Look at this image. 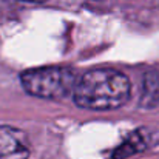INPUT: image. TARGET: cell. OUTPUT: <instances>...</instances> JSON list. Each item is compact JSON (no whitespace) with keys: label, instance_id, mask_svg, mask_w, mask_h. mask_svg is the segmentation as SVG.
Returning <instances> with one entry per match:
<instances>
[{"label":"cell","instance_id":"cell-1","mask_svg":"<svg viewBox=\"0 0 159 159\" xmlns=\"http://www.w3.org/2000/svg\"><path fill=\"white\" fill-rule=\"evenodd\" d=\"M131 84L128 77L111 68L91 70L82 74L74 88L76 105L85 110H116L130 98Z\"/></svg>","mask_w":159,"mask_h":159},{"label":"cell","instance_id":"cell-3","mask_svg":"<svg viewBox=\"0 0 159 159\" xmlns=\"http://www.w3.org/2000/svg\"><path fill=\"white\" fill-rule=\"evenodd\" d=\"M30 142L26 134L14 127L0 125V159H28Z\"/></svg>","mask_w":159,"mask_h":159},{"label":"cell","instance_id":"cell-4","mask_svg":"<svg viewBox=\"0 0 159 159\" xmlns=\"http://www.w3.org/2000/svg\"><path fill=\"white\" fill-rule=\"evenodd\" d=\"M153 133L145 131V130H136L133 131L113 153V159H125L131 155H136L139 152H144L147 147H150Z\"/></svg>","mask_w":159,"mask_h":159},{"label":"cell","instance_id":"cell-5","mask_svg":"<svg viewBox=\"0 0 159 159\" xmlns=\"http://www.w3.org/2000/svg\"><path fill=\"white\" fill-rule=\"evenodd\" d=\"M23 2H30V3H40V2H45V0H23Z\"/></svg>","mask_w":159,"mask_h":159},{"label":"cell","instance_id":"cell-2","mask_svg":"<svg viewBox=\"0 0 159 159\" xmlns=\"http://www.w3.org/2000/svg\"><path fill=\"white\" fill-rule=\"evenodd\" d=\"M23 90L40 99L60 101L74 93L77 77L71 68L65 66H42L26 70L20 74Z\"/></svg>","mask_w":159,"mask_h":159}]
</instances>
